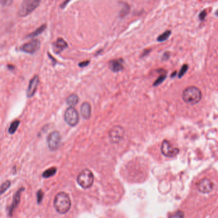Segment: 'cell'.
Listing matches in <instances>:
<instances>
[{
	"label": "cell",
	"instance_id": "6da1fadb",
	"mask_svg": "<svg viewBox=\"0 0 218 218\" xmlns=\"http://www.w3.org/2000/svg\"><path fill=\"white\" fill-rule=\"evenodd\" d=\"M54 207L59 214H64L68 212L71 207V200L67 193L60 192L55 196L54 200Z\"/></svg>",
	"mask_w": 218,
	"mask_h": 218
},
{
	"label": "cell",
	"instance_id": "7a4b0ae2",
	"mask_svg": "<svg viewBox=\"0 0 218 218\" xmlns=\"http://www.w3.org/2000/svg\"><path fill=\"white\" fill-rule=\"evenodd\" d=\"M201 97L200 90L195 86L187 87L182 93V99L189 104H195L199 102Z\"/></svg>",
	"mask_w": 218,
	"mask_h": 218
},
{
	"label": "cell",
	"instance_id": "3957f363",
	"mask_svg": "<svg viewBox=\"0 0 218 218\" xmlns=\"http://www.w3.org/2000/svg\"><path fill=\"white\" fill-rule=\"evenodd\" d=\"M93 173L88 169H85L81 171L77 177L78 184L83 189H88L91 187L93 184Z\"/></svg>",
	"mask_w": 218,
	"mask_h": 218
},
{
	"label": "cell",
	"instance_id": "277c9868",
	"mask_svg": "<svg viewBox=\"0 0 218 218\" xmlns=\"http://www.w3.org/2000/svg\"><path fill=\"white\" fill-rule=\"evenodd\" d=\"M41 0H24L19 8L20 17H26L34 11L39 5Z\"/></svg>",
	"mask_w": 218,
	"mask_h": 218
},
{
	"label": "cell",
	"instance_id": "5b68a950",
	"mask_svg": "<svg viewBox=\"0 0 218 218\" xmlns=\"http://www.w3.org/2000/svg\"><path fill=\"white\" fill-rule=\"evenodd\" d=\"M64 118L68 125L74 127L77 124L79 121V113L73 106H70L66 110Z\"/></svg>",
	"mask_w": 218,
	"mask_h": 218
},
{
	"label": "cell",
	"instance_id": "8992f818",
	"mask_svg": "<svg viewBox=\"0 0 218 218\" xmlns=\"http://www.w3.org/2000/svg\"><path fill=\"white\" fill-rule=\"evenodd\" d=\"M47 143L49 149L52 151L58 150L61 144V135L58 131H54L47 136Z\"/></svg>",
	"mask_w": 218,
	"mask_h": 218
},
{
	"label": "cell",
	"instance_id": "52a82bcc",
	"mask_svg": "<svg viewBox=\"0 0 218 218\" xmlns=\"http://www.w3.org/2000/svg\"><path fill=\"white\" fill-rule=\"evenodd\" d=\"M161 152L166 157H172L176 156L179 153V149L173 147L168 140H164L161 148Z\"/></svg>",
	"mask_w": 218,
	"mask_h": 218
},
{
	"label": "cell",
	"instance_id": "ba28073f",
	"mask_svg": "<svg viewBox=\"0 0 218 218\" xmlns=\"http://www.w3.org/2000/svg\"><path fill=\"white\" fill-rule=\"evenodd\" d=\"M41 47V42L38 40H34L24 44L21 47V50L24 53L33 54L37 52Z\"/></svg>",
	"mask_w": 218,
	"mask_h": 218
},
{
	"label": "cell",
	"instance_id": "9c48e42d",
	"mask_svg": "<svg viewBox=\"0 0 218 218\" xmlns=\"http://www.w3.org/2000/svg\"><path fill=\"white\" fill-rule=\"evenodd\" d=\"M124 135V130L120 126H115L110 131V138L112 142L118 143Z\"/></svg>",
	"mask_w": 218,
	"mask_h": 218
},
{
	"label": "cell",
	"instance_id": "30bf717a",
	"mask_svg": "<svg viewBox=\"0 0 218 218\" xmlns=\"http://www.w3.org/2000/svg\"><path fill=\"white\" fill-rule=\"evenodd\" d=\"M39 83V77L36 75L35 76L29 81V85L26 91V95L28 98L32 97L37 92L38 85Z\"/></svg>",
	"mask_w": 218,
	"mask_h": 218
},
{
	"label": "cell",
	"instance_id": "8fae6325",
	"mask_svg": "<svg viewBox=\"0 0 218 218\" xmlns=\"http://www.w3.org/2000/svg\"><path fill=\"white\" fill-rule=\"evenodd\" d=\"M213 183L207 178L203 179L198 185V189L203 193H209L213 189Z\"/></svg>",
	"mask_w": 218,
	"mask_h": 218
},
{
	"label": "cell",
	"instance_id": "7c38bea8",
	"mask_svg": "<svg viewBox=\"0 0 218 218\" xmlns=\"http://www.w3.org/2000/svg\"><path fill=\"white\" fill-rule=\"evenodd\" d=\"M67 47H68L67 43L64 41L63 38H58L56 41L54 42L53 45L54 51L57 54L63 51L64 49H65Z\"/></svg>",
	"mask_w": 218,
	"mask_h": 218
},
{
	"label": "cell",
	"instance_id": "4fadbf2b",
	"mask_svg": "<svg viewBox=\"0 0 218 218\" xmlns=\"http://www.w3.org/2000/svg\"><path fill=\"white\" fill-rule=\"evenodd\" d=\"M123 60L122 59H116L111 60L109 63V67L114 72H118L123 69Z\"/></svg>",
	"mask_w": 218,
	"mask_h": 218
},
{
	"label": "cell",
	"instance_id": "5bb4252c",
	"mask_svg": "<svg viewBox=\"0 0 218 218\" xmlns=\"http://www.w3.org/2000/svg\"><path fill=\"white\" fill-rule=\"evenodd\" d=\"M92 113L91 105L88 102H84L81 106V114L83 118L88 120L90 118Z\"/></svg>",
	"mask_w": 218,
	"mask_h": 218
},
{
	"label": "cell",
	"instance_id": "9a60e30c",
	"mask_svg": "<svg viewBox=\"0 0 218 218\" xmlns=\"http://www.w3.org/2000/svg\"><path fill=\"white\" fill-rule=\"evenodd\" d=\"M24 189V188H21V189H19L16 192V194L14 195L13 201H12V204L11 206V207H10V209H9V212L8 213H9V215L10 216H12V215L14 210L15 209H16V208L17 207V206L19 205V201H20V196H21V192Z\"/></svg>",
	"mask_w": 218,
	"mask_h": 218
},
{
	"label": "cell",
	"instance_id": "2e32d148",
	"mask_svg": "<svg viewBox=\"0 0 218 218\" xmlns=\"http://www.w3.org/2000/svg\"><path fill=\"white\" fill-rule=\"evenodd\" d=\"M67 104L70 106H74L76 105L79 102V97L76 95V94H71V95H69L67 99H66Z\"/></svg>",
	"mask_w": 218,
	"mask_h": 218
},
{
	"label": "cell",
	"instance_id": "e0dca14e",
	"mask_svg": "<svg viewBox=\"0 0 218 218\" xmlns=\"http://www.w3.org/2000/svg\"><path fill=\"white\" fill-rule=\"evenodd\" d=\"M56 171H57V169H56V168H54V167H53V168H49V169H47L46 171H44L43 174H42V176H43L44 178H49V177H51L54 176V175L56 174Z\"/></svg>",
	"mask_w": 218,
	"mask_h": 218
},
{
	"label": "cell",
	"instance_id": "ac0fdd59",
	"mask_svg": "<svg viewBox=\"0 0 218 218\" xmlns=\"http://www.w3.org/2000/svg\"><path fill=\"white\" fill-rule=\"evenodd\" d=\"M19 124H20V121L19 120H14V122H12L8 128L9 134H11V135H13V134L16 132Z\"/></svg>",
	"mask_w": 218,
	"mask_h": 218
},
{
	"label": "cell",
	"instance_id": "d6986e66",
	"mask_svg": "<svg viewBox=\"0 0 218 218\" xmlns=\"http://www.w3.org/2000/svg\"><path fill=\"white\" fill-rule=\"evenodd\" d=\"M46 28V24H43V25L40 26L38 28H37L35 31H34L32 33L29 34V35L28 36V37H30V38H33L37 36H38V35L41 34L44 30H45Z\"/></svg>",
	"mask_w": 218,
	"mask_h": 218
},
{
	"label": "cell",
	"instance_id": "ffe728a7",
	"mask_svg": "<svg viewBox=\"0 0 218 218\" xmlns=\"http://www.w3.org/2000/svg\"><path fill=\"white\" fill-rule=\"evenodd\" d=\"M171 31L170 30H167L165 32L163 33L162 34H161V35H159L157 38V41L159 42H164L166 40H167L168 38H169L170 35H171Z\"/></svg>",
	"mask_w": 218,
	"mask_h": 218
},
{
	"label": "cell",
	"instance_id": "44dd1931",
	"mask_svg": "<svg viewBox=\"0 0 218 218\" xmlns=\"http://www.w3.org/2000/svg\"><path fill=\"white\" fill-rule=\"evenodd\" d=\"M11 182L9 181V180H7L5 182H3L2 186H1V193L2 194H3V193H4L5 192L8 188L10 187V186H11Z\"/></svg>",
	"mask_w": 218,
	"mask_h": 218
},
{
	"label": "cell",
	"instance_id": "7402d4cb",
	"mask_svg": "<svg viewBox=\"0 0 218 218\" xmlns=\"http://www.w3.org/2000/svg\"><path fill=\"white\" fill-rule=\"evenodd\" d=\"M44 197V192L42 190H39L37 192V203L38 204H41L42 201Z\"/></svg>",
	"mask_w": 218,
	"mask_h": 218
},
{
	"label": "cell",
	"instance_id": "603a6c76",
	"mask_svg": "<svg viewBox=\"0 0 218 218\" xmlns=\"http://www.w3.org/2000/svg\"><path fill=\"white\" fill-rule=\"evenodd\" d=\"M129 11V7L127 4H124V5L123 6V9L121 11V17H124L126 14H128Z\"/></svg>",
	"mask_w": 218,
	"mask_h": 218
},
{
	"label": "cell",
	"instance_id": "cb8c5ba5",
	"mask_svg": "<svg viewBox=\"0 0 218 218\" xmlns=\"http://www.w3.org/2000/svg\"><path fill=\"white\" fill-rule=\"evenodd\" d=\"M13 0H1V3L3 7L11 6Z\"/></svg>",
	"mask_w": 218,
	"mask_h": 218
},
{
	"label": "cell",
	"instance_id": "d4e9b609",
	"mask_svg": "<svg viewBox=\"0 0 218 218\" xmlns=\"http://www.w3.org/2000/svg\"><path fill=\"white\" fill-rule=\"evenodd\" d=\"M187 68H188V66L187 65H183V67H182L181 70L180 71V73H179V75H178V76H179V77H181L182 76H184V74L186 72V71H187Z\"/></svg>",
	"mask_w": 218,
	"mask_h": 218
},
{
	"label": "cell",
	"instance_id": "484cf974",
	"mask_svg": "<svg viewBox=\"0 0 218 218\" xmlns=\"http://www.w3.org/2000/svg\"><path fill=\"white\" fill-rule=\"evenodd\" d=\"M165 76H161L158 79H157V80L155 82V83H154V85L156 86V85H159V84H160L163 80H164V79H165Z\"/></svg>",
	"mask_w": 218,
	"mask_h": 218
},
{
	"label": "cell",
	"instance_id": "4316f807",
	"mask_svg": "<svg viewBox=\"0 0 218 218\" xmlns=\"http://www.w3.org/2000/svg\"><path fill=\"white\" fill-rule=\"evenodd\" d=\"M90 63V61H85V62H82L79 63V66L80 67H85L87 65H88V64Z\"/></svg>",
	"mask_w": 218,
	"mask_h": 218
},
{
	"label": "cell",
	"instance_id": "83f0119b",
	"mask_svg": "<svg viewBox=\"0 0 218 218\" xmlns=\"http://www.w3.org/2000/svg\"><path fill=\"white\" fill-rule=\"evenodd\" d=\"M206 15H207V14H206V12L205 11H202L201 13H200V19H201V20H204V19H205V16H206Z\"/></svg>",
	"mask_w": 218,
	"mask_h": 218
},
{
	"label": "cell",
	"instance_id": "f1b7e54d",
	"mask_svg": "<svg viewBox=\"0 0 218 218\" xmlns=\"http://www.w3.org/2000/svg\"><path fill=\"white\" fill-rule=\"evenodd\" d=\"M170 53L166 52V53H165L164 55H163V58H164V59H168V58L170 57Z\"/></svg>",
	"mask_w": 218,
	"mask_h": 218
},
{
	"label": "cell",
	"instance_id": "f546056e",
	"mask_svg": "<svg viewBox=\"0 0 218 218\" xmlns=\"http://www.w3.org/2000/svg\"><path fill=\"white\" fill-rule=\"evenodd\" d=\"M70 2V0H66V1L65 2H63V4L61 5V8H64L65 6H67V4Z\"/></svg>",
	"mask_w": 218,
	"mask_h": 218
},
{
	"label": "cell",
	"instance_id": "4dcf8cb0",
	"mask_svg": "<svg viewBox=\"0 0 218 218\" xmlns=\"http://www.w3.org/2000/svg\"><path fill=\"white\" fill-rule=\"evenodd\" d=\"M216 15L217 16H218V10H217V11L216 12Z\"/></svg>",
	"mask_w": 218,
	"mask_h": 218
}]
</instances>
